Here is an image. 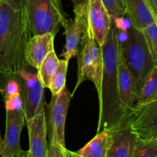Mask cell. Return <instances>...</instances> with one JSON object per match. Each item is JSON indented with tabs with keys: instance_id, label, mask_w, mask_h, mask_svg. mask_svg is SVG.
<instances>
[{
	"instance_id": "6da1fadb",
	"label": "cell",
	"mask_w": 157,
	"mask_h": 157,
	"mask_svg": "<svg viewBox=\"0 0 157 157\" xmlns=\"http://www.w3.org/2000/svg\"><path fill=\"white\" fill-rule=\"evenodd\" d=\"M102 51L104 70L99 99V122L97 133L103 130L113 131L127 123L130 115L120 98L117 78L119 41L117 30L113 20L107 39L102 46Z\"/></svg>"
},
{
	"instance_id": "7a4b0ae2",
	"label": "cell",
	"mask_w": 157,
	"mask_h": 157,
	"mask_svg": "<svg viewBox=\"0 0 157 157\" xmlns=\"http://www.w3.org/2000/svg\"><path fill=\"white\" fill-rule=\"evenodd\" d=\"M30 38L21 11L0 1V75L11 78L27 67L25 52Z\"/></svg>"
},
{
	"instance_id": "3957f363",
	"label": "cell",
	"mask_w": 157,
	"mask_h": 157,
	"mask_svg": "<svg viewBox=\"0 0 157 157\" xmlns=\"http://www.w3.org/2000/svg\"><path fill=\"white\" fill-rule=\"evenodd\" d=\"M21 12L31 37L47 32L56 35L67 18L61 0H24Z\"/></svg>"
},
{
	"instance_id": "277c9868",
	"label": "cell",
	"mask_w": 157,
	"mask_h": 157,
	"mask_svg": "<svg viewBox=\"0 0 157 157\" xmlns=\"http://www.w3.org/2000/svg\"><path fill=\"white\" fill-rule=\"evenodd\" d=\"M120 54L136 81L138 91L156 65L144 35L133 25L128 30V38L119 44Z\"/></svg>"
},
{
	"instance_id": "5b68a950",
	"label": "cell",
	"mask_w": 157,
	"mask_h": 157,
	"mask_svg": "<svg viewBox=\"0 0 157 157\" xmlns=\"http://www.w3.org/2000/svg\"><path fill=\"white\" fill-rule=\"evenodd\" d=\"M78 79L72 95L85 81H90L96 87L98 99L101 92L104 60L102 47L89 36L78 54Z\"/></svg>"
},
{
	"instance_id": "8992f818",
	"label": "cell",
	"mask_w": 157,
	"mask_h": 157,
	"mask_svg": "<svg viewBox=\"0 0 157 157\" xmlns=\"http://www.w3.org/2000/svg\"><path fill=\"white\" fill-rule=\"evenodd\" d=\"M73 95L64 87L58 94L52 95L47 105L48 117H46L47 133L49 144H53L65 150V123L69 105Z\"/></svg>"
},
{
	"instance_id": "52a82bcc",
	"label": "cell",
	"mask_w": 157,
	"mask_h": 157,
	"mask_svg": "<svg viewBox=\"0 0 157 157\" xmlns=\"http://www.w3.org/2000/svg\"><path fill=\"white\" fill-rule=\"evenodd\" d=\"M20 84L21 94L23 96L25 122L41 112L45 111L44 87L38 78V72L28 70L27 67L21 69L15 75Z\"/></svg>"
},
{
	"instance_id": "ba28073f",
	"label": "cell",
	"mask_w": 157,
	"mask_h": 157,
	"mask_svg": "<svg viewBox=\"0 0 157 157\" xmlns=\"http://www.w3.org/2000/svg\"><path fill=\"white\" fill-rule=\"evenodd\" d=\"M75 18H65L61 24L65 35V46L62 56L66 61L77 56L87 38L90 36L87 15V0L74 7Z\"/></svg>"
},
{
	"instance_id": "9c48e42d",
	"label": "cell",
	"mask_w": 157,
	"mask_h": 157,
	"mask_svg": "<svg viewBox=\"0 0 157 157\" xmlns=\"http://www.w3.org/2000/svg\"><path fill=\"white\" fill-rule=\"evenodd\" d=\"M89 35L102 47L111 25L112 18L101 0H87Z\"/></svg>"
},
{
	"instance_id": "30bf717a",
	"label": "cell",
	"mask_w": 157,
	"mask_h": 157,
	"mask_svg": "<svg viewBox=\"0 0 157 157\" xmlns=\"http://www.w3.org/2000/svg\"><path fill=\"white\" fill-rule=\"evenodd\" d=\"M131 130L136 137L154 138L157 135V99L133 110L129 117Z\"/></svg>"
},
{
	"instance_id": "8fae6325",
	"label": "cell",
	"mask_w": 157,
	"mask_h": 157,
	"mask_svg": "<svg viewBox=\"0 0 157 157\" xmlns=\"http://www.w3.org/2000/svg\"><path fill=\"white\" fill-rule=\"evenodd\" d=\"M25 123L24 109L6 110V135L3 140L2 156L17 157L22 151L20 146V136Z\"/></svg>"
},
{
	"instance_id": "7c38bea8",
	"label": "cell",
	"mask_w": 157,
	"mask_h": 157,
	"mask_svg": "<svg viewBox=\"0 0 157 157\" xmlns=\"http://www.w3.org/2000/svg\"><path fill=\"white\" fill-rule=\"evenodd\" d=\"M29 130V150L31 157H47L48 146L47 141V124L45 111L35 115L26 121Z\"/></svg>"
},
{
	"instance_id": "4fadbf2b",
	"label": "cell",
	"mask_w": 157,
	"mask_h": 157,
	"mask_svg": "<svg viewBox=\"0 0 157 157\" xmlns=\"http://www.w3.org/2000/svg\"><path fill=\"white\" fill-rule=\"evenodd\" d=\"M55 35L47 32L33 35L27 41L25 52L28 65L38 70L47 55L55 51L54 41Z\"/></svg>"
},
{
	"instance_id": "5bb4252c",
	"label": "cell",
	"mask_w": 157,
	"mask_h": 157,
	"mask_svg": "<svg viewBox=\"0 0 157 157\" xmlns=\"http://www.w3.org/2000/svg\"><path fill=\"white\" fill-rule=\"evenodd\" d=\"M117 78L120 98L124 107L131 113L139 98V91L136 80L124 63L121 54L118 60Z\"/></svg>"
},
{
	"instance_id": "9a60e30c",
	"label": "cell",
	"mask_w": 157,
	"mask_h": 157,
	"mask_svg": "<svg viewBox=\"0 0 157 157\" xmlns=\"http://www.w3.org/2000/svg\"><path fill=\"white\" fill-rule=\"evenodd\" d=\"M112 132V143L107 157H132L136 136L132 131L129 121Z\"/></svg>"
},
{
	"instance_id": "2e32d148",
	"label": "cell",
	"mask_w": 157,
	"mask_h": 157,
	"mask_svg": "<svg viewBox=\"0 0 157 157\" xmlns=\"http://www.w3.org/2000/svg\"><path fill=\"white\" fill-rule=\"evenodd\" d=\"M112 143V132L103 130L78 151L72 152L67 149L64 157H107V153Z\"/></svg>"
},
{
	"instance_id": "e0dca14e",
	"label": "cell",
	"mask_w": 157,
	"mask_h": 157,
	"mask_svg": "<svg viewBox=\"0 0 157 157\" xmlns=\"http://www.w3.org/2000/svg\"><path fill=\"white\" fill-rule=\"evenodd\" d=\"M127 14L132 25L138 30H143L157 21L153 10L147 0H124Z\"/></svg>"
},
{
	"instance_id": "ac0fdd59",
	"label": "cell",
	"mask_w": 157,
	"mask_h": 157,
	"mask_svg": "<svg viewBox=\"0 0 157 157\" xmlns=\"http://www.w3.org/2000/svg\"><path fill=\"white\" fill-rule=\"evenodd\" d=\"M156 99H157V64L154 66L143 84L138 101L132 111L139 110Z\"/></svg>"
},
{
	"instance_id": "d6986e66",
	"label": "cell",
	"mask_w": 157,
	"mask_h": 157,
	"mask_svg": "<svg viewBox=\"0 0 157 157\" xmlns=\"http://www.w3.org/2000/svg\"><path fill=\"white\" fill-rule=\"evenodd\" d=\"M59 59L57 57L55 51L51 52L47 55L43 62L37 70L40 81L44 88H49L51 82L56 72Z\"/></svg>"
},
{
	"instance_id": "ffe728a7",
	"label": "cell",
	"mask_w": 157,
	"mask_h": 157,
	"mask_svg": "<svg viewBox=\"0 0 157 157\" xmlns=\"http://www.w3.org/2000/svg\"><path fill=\"white\" fill-rule=\"evenodd\" d=\"M132 157H157V140L136 137Z\"/></svg>"
},
{
	"instance_id": "44dd1931",
	"label": "cell",
	"mask_w": 157,
	"mask_h": 157,
	"mask_svg": "<svg viewBox=\"0 0 157 157\" xmlns=\"http://www.w3.org/2000/svg\"><path fill=\"white\" fill-rule=\"evenodd\" d=\"M69 61L64 60H59L56 72L54 75L49 90L52 95L58 94L66 86V78H67V67Z\"/></svg>"
},
{
	"instance_id": "7402d4cb",
	"label": "cell",
	"mask_w": 157,
	"mask_h": 157,
	"mask_svg": "<svg viewBox=\"0 0 157 157\" xmlns=\"http://www.w3.org/2000/svg\"><path fill=\"white\" fill-rule=\"evenodd\" d=\"M153 61L157 64V21L141 30Z\"/></svg>"
},
{
	"instance_id": "603a6c76",
	"label": "cell",
	"mask_w": 157,
	"mask_h": 157,
	"mask_svg": "<svg viewBox=\"0 0 157 157\" xmlns=\"http://www.w3.org/2000/svg\"><path fill=\"white\" fill-rule=\"evenodd\" d=\"M111 18L127 15L124 0H101Z\"/></svg>"
},
{
	"instance_id": "cb8c5ba5",
	"label": "cell",
	"mask_w": 157,
	"mask_h": 157,
	"mask_svg": "<svg viewBox=\"0 0 157 157\" xmlns=\"http://www.w3.org/2000/svg\"><path fill=\"white\" fill-rule=\"evenodd\" d=\"M5 107L6 110H18L23 109V100L21 92L12 96L5 97Z\"/></svg>"
},
{
	"instance_id": "d4e9b609",
	"label": "cell",
	"mask_w": 157,
	"mask_h": 157,
	"mask_svg": "<svg viewBox=\"0 0 157 157\" xmlns=\"http://www.w3.org/2000/svg\"><path fill=\"white\" fill-rule=\"evenodd\" d=\"M11 78H12L8 81L6 87L4 89V92H3L4 98L5 97L12 96V95L16 94L21 92L19 81H18V79L15 76L11 77Z\"/></svg>"
},
{
	"instance_id": "484cf974",
	"label": "cell",
	"mask_w": 157,
	"mask_h": 157,
	"mask_svg": "<svg viewBox=\"0 0 157 157\" xmlns=\"http://www.w3.org/2000/svg\"><path fill=\"white\" fill-rule=\"evenodd\" d=\"M113 21L115 27L117 31H122V32H128L130 28L132 26L131 21L127 15L121 17H117V18H111Z\"/></svg>"
},
{
	"instance_id": "4316f807",
	"label": "cell",
	"mask_w": 157,
	"mask_h": 157,
	"mask_svg": "<svg viewBox=\"0 0 157 157\" xmlns=\"http://www.w3.org/2000/svg\"><path fill=\"white\" fill-rule=\"evenodd\" d=\"M64 151L55 144H49L47 157H64Z\"/></svg>"
},
{
	"instance_id": "83f0119b",
	"label": "cell",
	"mask_w": 157,
	"mask_h": 157,
	"mask_svg": "<svg viewBox=\"0 0 157 157\" xmlns=\"http://www.w3.org/2000/svg\"><path fill=\"white\" fill-rule=\"evenodd\" d=\"M0 1L6 2L9 3L12 8H14L16 10L21 11L23 6V1L24 0H0Z\"/></svg>"
},
{
	"instance_id": "f1b7e54d",
	"label": "cell",
	"mask_w": 157,
	"mask_h": 157,
	"mask_svg": "<svg viewBox=\"0 0 157 157\" xmlns=\"http://www.w3.org/2000/svg\"><path fill=\"white\" fill-rule=\"evenodd\" d=\"M157 18V0H147Z\"/></svg>"
},
{
	"instance_id": "f546056e",
	"label": "cell",
	"mask_w": 157,
	"mask_h": 157,
	"mask_svg": "<svg viewBox=\"0 0 157 157\" xmlns=\"http://www.w3.org/2000/svg\"><path fill=\"white\" fill-rule=\"evenodd\" d=\"M4 92V89L0 88V94H3ZM2 150H3V140L2 139L1 134H0V156L2 154Z\"/></svg>"
},
{
	"instance_id": "4dcf8cb0",
	"label": "cell",
	"mask_w": 157,
	"mask_h": 157,
	"mask_svg": "<svg viewBox=\"0 0 157 157\" xmlns=\"http://www.w3.org/2000/svg\"><path fill=\"white\" fill-rule=\"evenodd\" d=\"M71 1L74 7H76V6H79V5L84 3V2H85V0H71Z\"/></svg>"
},
{
	"instance_id": "1f68e13d",
	"label": "cell",
	"mask_w": 157,
	"mask_h": 157,
	"mask_svg": "<svg viewBox=\"0 0 157 157\" xmlns=\"http://www.w3.org/2000/svg\"><path fill=\"white\" fill-rule=\"evenodd\" d=\"M17 157H31V156L30 155H29V151H24V150H22V151L19 153V155H18Z\"/></svg>"
},
{
	"instance_id": "d6a6232c",
	"label": "cell",
	"mask_w": 157,
	"mask_h": 157,
	"mask_svg": "<svg viewBox=\"0 0 157 157\" xmlns=\"http://www.w3.org/2000/svg\"><path fill=\"white\" fill-rule=\"evenodd\" d=\"M154 138H156V139L157 140V135H156V137H154Z\"/></svg>"
},
{
	"instance_id": "836d02e7",
	"label": "cell",
	"mask_w": 157,
	"mask_h": 157,
	"mask_svg": "<svg viewBox=\"0 0 157 157\" xmlns=\"http://www.w3.org/2000/svg\"><path fill=\"white\" fill-rule=\"evenodd\" d=\"M0 157H4V156H0Z\"/></svg>"
},
{
	"instance_id": "e575fe53",
	"label": "cell",
	"mask_w": 157,
	"mask_h": 157,
	"mask_svg": "<svg viewBox=\"0 0 157 157\" xmlns=\"http://www.w3.org/2000/svg\"><path fill=\"white\" fill-rule=\"evenodd\" d=\"M124 3H125V2H124Z\"/></svg>"
}]
</instances>
